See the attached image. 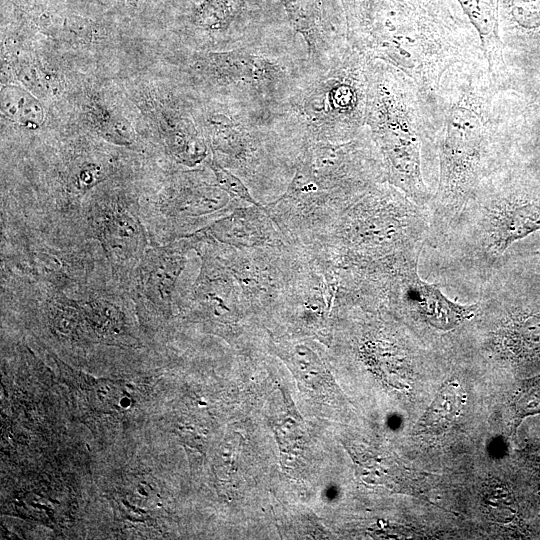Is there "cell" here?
Wrapping results in <instances>:
<instances>
[{
	"mask_svg": "<svg viewBox=\"0 0 540 540\" xmlns=\"http://www.w3.org/2000/svg\"><path fill=\"white\" fill-rule=\"evenodd\" d=\"M209 166L215 175L217 185L220 189L231 196L238 197L256 207L265 210L249 193L243 182L233 173L225 169L216 159L209 161Z\"/></svg>",
	"mask_w": 540,
	"mask_h": 540,
	"instance_id": "obj_21",
	"label": "cell"
},
{
	"mask_svg": "<svg viewBox=\"0 0 540 540\" xmlns=\"http://www.w3.org/2000/svg\"><path fill=\"white\" fill-rule=\"evenodd\" d=\"M475 29L495 84L508 90L509 73L499 31L500 0H456Z\"/></svg>",
	"mask_w": 540,
	"mask_h": 540,
	"instance_id": "obj_11",
	"label": "cell"
},
{
	"mask_svg": "<svg viewBox=\"0 0 540 540\" xmlns=\"http://www.w3.org/2000/svg\"><path fill=\"white\" fill-rule=\"evenodd\" d=\"M365 127L387 182L416 204L430 208L433 194L422 169L427 126L418 89L401 70L378 60L371 63Z\"/></svg>",
	"mask_w": 540,
	"mask_h": 540,
	"instance_id": "obj_5",
	"label": "cell"
},
{
	"mask_svg": "<svg viewBox=\"0 0 540 540\" xmlns=\"http://www.w3.org/2000/svg\"><path fill=\"white\" fill-rule=\"evenodd\" d=\"M507 90L500 89L484 57L447 70L435 104L425 116L429 144H436L439 181L430 205L436 246L455 222L481 180L507 164Z\"/></svg>",
	"mask_w": 540,
	"mask_h": 540,
	"instance_id": "obj_1",
	"label": "cell"
},
{
	"mask_svg": "<svg viewBox=\"0 0 540 540\" xmlns=\"http://www.w3.org/2000/svg\"><path fill=\"white\" fill-rule=\"evenodd\" d=\"M295 32L306 44L311 67L327 69L347 49L346 25L329 17L326 0H280Z\"/></svg>",
	"mask_w": 540,
	"mask_h": 540,
	"instance_id": "obj_10",
	"label": "cell"
},
{
	"mask_svg": "<svg viewBox=\"0 0 540 540\" xmlns=\"http://www.w3.org/2000/svg\"><path fill=\"white\" fill-rule=\"evenodd\" d=\"M539 531H540V519H539Z\"/></svg>",
	"mask_w": 540,
	"mask_h": 540,
	"instance_id": "obj_23",
	"label": "cell"
},
{
	"mask_svg": "<svg viewBox=\"0 0 540 540\" xmlns=\"http://www.w3.org/2000/svg\"><path fill=\"white\" fill-rule=\"evenodd\" d=\"M292 164L295 174L284 198L327 197L349 206L374 186L387 181L366 127L350 141L305 144Z\"/></svg>",
	"mask_w": 540,
	"mask_h": 540,
	"instance_id": "obj_8",
	"label": "cell"
},
{
	"mask_svg": "<svg viewBox=\"0 0 540 540\" xmlns=\"http://www.w3.org/2000/svg\"><path fill=\"white\" fill-rule=\"evenodd\" d=\"M1 112L8 120L36 129L45 119L40 101L18 85H6L1 90Z\"/></svg>",
	"mask_w": 540,
	"mask_h": 540,
	"instance_id": "obj_16",
	"label": "cell"
},
{
	"mask_svg": "<svg viewBox=\"0 0 540 540\" xmlns=\"http://www.w3.org/2000/svg\"><path fill=\"white\" fill-rule=\"evenodd\" d=\"M539 276H540V273H539Z\"/></svg>",
	"mask_w": 540,
	"mask_h": 540,
	"instance_id": "obj_24",
	"label": "cell"
},
{
	"mask_svg": "<svg viewBox=\"0 0 540 540\" xmlns=\"http://www.w3.org/2000/svg\"><path fill=\"white\" fill-rule=\"evenodd\" d=\"M311 66L296 52L294 41L259 39L224 51H198L191 56L193 78L217 89L229 103L270 117L291 95Z\"/></svg>",
	"mask_w": 540,
	"mask_h": 540,
	"instance_id": "obj_6",
	"label": "cell"
},
{
	"mask_svg": "<svg viewBox=\"0 0 540 540\" xmlns=\"http://www.w3.org/2000/svg\"><path fill=\"white\" fill-rule=\"evenodd\" d=\"M249 0H204L193 12L192 23L207 32L226 33L247 8Z\"/></svg>",
	"mask_w": 540,
	"mask_h": 540,
	"instance_id": "obj_17",
	"label": "cell"
},
{
	"mask_svg": "<svg viewBox=\"0 0 540 540\" xmlns=\"http://www.w3.org/2000/svg\"><path fill=\"white\" fill-rule=\"evenodd\" d=\"M372 60L352 48L327 69L311 67L270 122L294 156L308 143H342L365 129Z\"/></svg>",
	"mask_w": 540,
	"mask_h": 540,
	"instance_id": "obj_3",
	"label": "cell"
},
{
	"mask_svg": "<svg viewBox=\"0 0 540 540\" xmlns=\"http://www.w3.org/2000/svg\"><path fill=\"white\" fill-rule=\"evenodd\" d=\"M499 31L504 58L540 46V0H500Z\"/></svg>",
	"mask_w": 540,
	"mask_h": 540,
	"instance_id": "obj_13",
	"label": "cell"
},
{
	"mask_svg": "<svg viewBox=\"0 0 540 540\" xmlns=\"http://www.w3.org/2000/svg\"><path fill=\"white\" fill-rule=\"evenodd\" d=\"M80 308L91 326L102 334H116L123 325L122 314L107 301L91 300Z\"/></svg>",
	"mask_w": 540,
	"mask_h": 540,
	"instance_id": "obj_19",
	"label": "cell"
},
{
	"mask_svg": "<svg viewBox=\"0 0 540 540\" xmlns=\"http://www.w3.org/2000/svg\"><path fill=\"white\" fill-rule=\"evenodd\" d=\"M341 230L345 257L355 269L415 250L431 235V210L390 183H380L346 207Z\"/></svg>",
	"mask_w": 540,
	"mask_h": 540,
	"instance_id": "obj_7",
	"label": "cell"
},
{
	"mask_svg": "<svg viewBox=\"0 0 540 540\" xmlns=\"http://www.w3.org/2000/svg\"><path fill=\"white\" fill-rule=\"evenodd\" d=\"M466 401L464 388L453 379L438 392L428 410L422 417V428H440L455 420Z\"/></svg>",
	"mask_w": 540,
	"mask_h": 540,
	"instance_id": "obj_18",
	"label": "cell"
},
{
	"mask_svg": "<svg viewBox=\"0 0 540 540\" xmlns=\"http://www.w3.org/2000/svg\"><path fill=\"white\" fill-rule=\"evenodd\" d=\"M98 236L109 257L123 264L136 260L146 244L141 223L125 210L103 212L98 218Z\"/></svg>",
	"mask_w": 540,
	"mask_h": 540,
	"instance_id": "obj_14",
	"label": "cell"
},
{
	"mask_svg": "<svg viewBox=\"0 0 540 540\" xmlns=\"http://www.w3.org/2000/svg\"><path fill=\"white\" fill-rule=\"evenodd\" d=\"M166 141L173 157L184 165H196L207 156L205 137L189 116L175 115L170 120Z\"/></svg>",
	"mask_w": 540,
	"mask_h": 540,
	"instance_id": "obj_15",
	"label": "cell"
},
{
	"mask_svg": "<svg viewBox=\"0 0 540 540\" xmlns=\"http://www.w3.org/2000/svg\"><path fill=\"white\" fill-rule=\"evenodd\" d=\"M184 264L183 254L170 247L148 250L138 266L137 283L140 293L157 306H169Z\"/></svg>",
	"mask_w": 540,
	"mask_h": 540,
	"instance_id": "obj_12",
	"label": "cell"
},
{
	"mask_svg": "<svg viewBox=\"0 0 540 540\" xmlns=\"http://www.w3.org/2000/svg\"><path fill=\"white\" fill-rule=\"evenodd\" d=\"M513 407L517 423L525 416L540 413V376L522 383L516 392Z\"/></svg>",
	"mask_w": 540,
	"mask_h": 540,
	"instance_id": "obj_20",
	"label": "cell"
},
{
	"mask_svg": "<svg viewBox=\"0 0 540 540\" xmlns=\"http://www.w3.org/2000/svg\"><path fill=\"white\" fill-rule=\"evenodd\" d=\"M481 302L499 313L498 354L521 371L540 368V288L528 290L501 264L483 284Z\"/></svg>",
	"mask_w": 540,
	"mask_h": 540,
	"instance_id": "obj_9",
	"label": "cell"
},
{
	"mask_svg": "<svg viewBox=\"0 0 540 540\" xmlns=\"http://www.w3.org/2000/svg\"><path fill=\"white\" fill-rule=\"evenodd\" d=\"M99 119V131L108 140L117 144H129L133 141V130L125 119L111 115H102Z\"/></svg>",
	"mask_w": 540,
	"mask_h": 540,
	"instance_id": "obj_22",
	"label": "cell"
},
{
	"mask_svg": "<svg viewBox=\"0 0 540 540\" xmlns=\"http://www.w3.org/2000/svg\"><path fill=\"white\" fill-rule=\"evenodd\" d=\"M341 2L349 45L411 78L425 114L434 106L449 68L484 57L480 39L456 0Z\"/></svg>",
	"mask_w": 540,
	"mask_h": 540,
	"instance_id": "obj_2",
	"label": "cell"
},
{
	"mask_svg": "<svg viewBox=\"0 0 540 540\" xmlns=\"http://www.w3.org/2000/svg\"><path fill=\"white\" fill-rule=\"evenodd\" d=\"M540 231V185L503 165L481 180L436 246L489 274L516 242Z\"/></svg>",
	"mask_w": 540,
	"mask_h": 540,
	"instance_id": "obj_4",
	"label": "cell"
}]
</instances>
